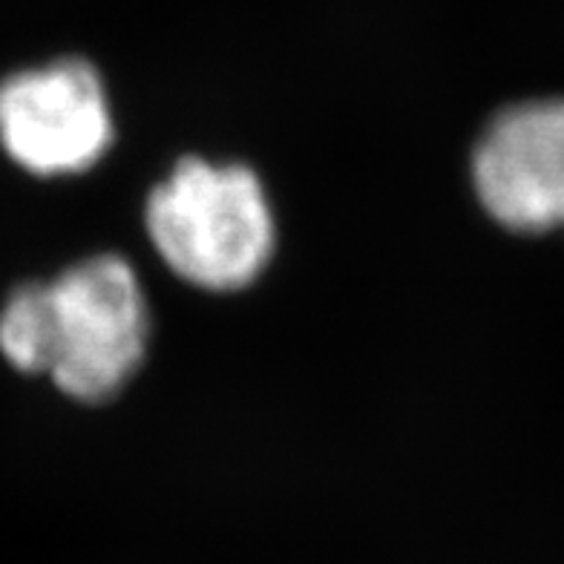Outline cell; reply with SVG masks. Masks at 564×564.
Instances as JSON below:
<instances>
[{
	"mask_svg": "<svg viewBox=\"0 0 564 564\" xmlns=\"http://www.w3.org/2000/svg\"><path fill=\"white\" fill-rule=\"evenodd\" d=\"M53 319L50 378L75 401L121 392L148 349V300L124 257L101 253L46 282Z\"/></svg>",
	"mask_w": 564,
	"mask_h": 564,
	"instance_id": "cell-2",
	"label": "cell"
},
{
	"mask_svg": "<svg viewBox=\"0 0 564 564\" xmlns=\"http://www.w3.org/2000/svg\"><path fill=\"white\" fill-rule=\"evenodd\" d=\"M112 135L107 93L87 61H55L0 84V144L23 171H89L110 150Z\"/></svg>",
	"mask_w": 564,
	"mask_h": 564,
	"instance_id": "cell-3",
	"label": "cell"
},
{
	"mask_svg": "<svg viewBox=\"0 0 564 564\" xmlns=\"http://www.w3.org/2000/svg\"><path fill=\"white\" fill-rule=\"evenodd\" d=\"M0 351L26 375H46L53 360V319L46 282L12 291L0 312Z\"/></svg>",
	"mask_w": 564,
	"mask_h": 564,
	"instance_id": "cell-5",
	"label": "cell"
},
{
	"mask_svg": "<svg viewBox=\"0 0 564 564\" xmlns=\"http://www.w3.org/2000/svg\"><path fill=\"white\" fill-rule=\"evenodd\" d=\"M484 210L512 234L564 228V98L498 112L473 153Z\"/></svg>",
	"mask_w": 564,
	"mask_h": 564,
	"instance_id": "cell-4",
	"label": "cell"
},
{
	"mask_svg": "<svg viewBox=\"0 0 564 564\" xmlns=\"http://www.w3.org/2000/svg\"><path fill=\"white\" fill-rule=\"evenodd\" d=\"M148 234L173 274L208 291L251 285L274 253V216L246 164L182 159L150 194Z\"/></svg>",
	"mask_w": 564,
	"mask_h": 564,
	"instance_id": "cell-1",
	"label": "cell"
}]
</instances>
